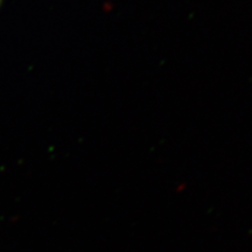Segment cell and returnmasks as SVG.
Instances as JSON below:
<instances>
[{
  "label": "cell",
  "mask_w": 252,
  "mask_h": 252,
  "mask_svg": "<svg viewBox=\"0 0 252 252\" xmlns=\"http://www.w3.org/2000/svg\"><path fill=\"white\" fill-rule=\"evenodd\" d=\"M0 1H1V0H0Z\"/></svg>",
  "instance_id": "cell-1"
}]
</instances>
